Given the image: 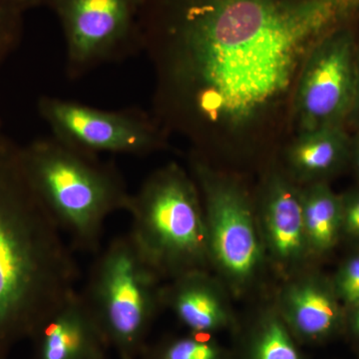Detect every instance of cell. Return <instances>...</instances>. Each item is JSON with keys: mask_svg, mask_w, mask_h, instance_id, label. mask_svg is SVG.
Here are the masks:
<instances>
[{"mask_svg": "<svg viewBox=\"0 0 359 359\" xmlns=\"http://www.w3.org/2000/svg\"><path fill=\"white\" fill-rule=\"evenodd\" d=\"M354 174L359 180V129L356 133L351 136V164Z\"/></svg>", "mask_w": 359, "mask_h": 359, "instance_id": "obj_22", "label": "cell"}, {"mask_svg": "<svg viewBox=\"0 0 359 359\" xmlns=\"http://www.w3.org/2000/svg\"><path fill=\"white\" fill-rule=\"evenodd\" d=\"M129 236L163 280L209 271L204 207L193 175L171 162L158 168L131 194Z\"/></svg>", "mask_w": 359, "mask_h": 359, "instance_id": "obj_4", "label": "cell"}, {"mask_svg": "<svg viewBox=\"0 0 359 359\" xmlns=\"http://www.w3.org/2000/svg\"><path fill=\"white\" fill-rule=\"evenodd\" d=\"M148 0H49L65 42L70 80L143 51L142 16Z\"/></svg>", "mask_w": 359, "mask_h": 359, "instance_id": "obj_7", "label": "cell"}, {"mask_svg": "<svg viewBox=\"0 0 359 359\" xmlns=\"http://www.w3.org/2000/svg\"><path fill=\"white\" fill-rule=\"evenodd\" d=\"M330 278L335 292L346 311L358 306L359 250H353Z\"/></svg>", "mask_w": 359, "mask_h": 359, "instance_id": "obj_19", "label": "cell"}, {"mask_svg": "<svg viewBox=\"0 0 359 359\" xmlns=\"http://www.w3.org/2000/svg\"><path fill=\"white\" fill-rule=\"evenodd\" d=\"M351 135L346 126L295 135L285 150V171L299 186L327 182L351 164Z\"/></svg>", "mask_w": 359, "mask_h": 359, "instance_id": "obj_14", "label": "cell"}, {"mask_svg": "<svg viewBox=\"0 0 359 359\" xmlns=\"http://www.w3.org/2000/svg\"><path fill=\"white\" fill-rule=\"evenodd\" d=\"M193 334L165 342L149 351L145 359H223V351L218 344L205 337Z\"/></svg>", "mask_w": 359, "mask_h": 359, "instance_id": "obj_17", "label": "cell"}, {"mask_svg": "<svg viewBox=\"0 0 359 359\" xmlns=\"http://www.w3.org/2000/svg\"><path fill=\"white\" fill-rule=\"evenodd\" d=\"M346 327L351 328L353 334L359 339V306L347 311Z\"/></svg>", "mask_w": 359, "mask_h": 359, "instance_id": "obj_23", "label": "cell"}, {"mask_svg": "<svg viewBox=\"0 0 359 359\" xmlns=\"http://www.w3.org/2000/svg\"><path fill=\"white\" fill-rule=\"evenodd\" d=\"M14 1L26 13V11H30V9L47 7L49 0H14Z\"/></svg>", "mask_w": 359, "mask_h": 359, "instance_id": "obj_24", "label": "cell"}, {"mask_svg": "<svg viewBox=\"0 0 359 359\" xmlns=\"http://www.w3.org/2000/svg\"><path fill=\"white\" fill-rule=\"evenodd\" d=\"M228 292L209 271H194L163 287V304L193 334H211L233 323Z\"/></svg>", "mask_w": 359, "mask_h": 359, "instance_id": "obj_13", "label": "cell"}, {"mask_svg": "<svg viewBox=\"0 0 359 359\" xmlns=\"http://www.w3.org/2000/svg\"><path fill=\"white\" fill-rule=\"evenodd\" d=\"M341 197V242L359 250V186L340 194Z\"/></svg>", "mask_w": 359, "mask_h": 359, "instance_id": "obj_20", "label": "cell"}, {"mask_svg": "<svg viewBox=\"0 0 359 359\" xmlns=\"http://www.w3.org/2000/svg\"><path fill=\"white\" fill-rule=\"evenodd\" d=\"M33 337L37 359H106L109 347L79 292L51 314Z\"/></svg>", "mask_w": 359, "mask_h": 359, "instance_id": "obj_12", "label": "cell"}, {"mask_svg": "<svg viewBox=\"0 0 359 359\" xmlns=\"http://www.w3.org/2000/svg\"><path fill=\"white\" fill-rule=\"evenodd\" d=\"M37 111L51 136L91 154L146 156L168 145L169 134L152 113L135 106L101 109L73 99L43 95L37 101Z\"/></svg>", "mask_w": 359, "mask_h": 359, "instance_id": "obj_8", "label": "cell"}, {"mask_svg": "<svg viewBox=\"0 0 359 359\" xmlns=\"http://www.w3.org/2000/svg\"><path fill=\"white\" fill-rule=\"evenodd\" d=\"M359 22V0H148L143 51L155 73L152 114L211 161L249 150L283 109L314 47Z\"/></svg>", "mask_w": 359, "mask_h": 359, "instance_id": "obj_1", "label": "cell"}, {"mask_svg": "<svg viewBox=\"0 0 359 359\" xmlns=\"http://www.w3.org/2000/svg\"><path fill=\"white\" fill-rule=\"evenodd\" d=\"M189 161L204 207L211 269L240 297L256 285L268 264L256 199L240 177L193 153Z\"/></svg>", "mask_w": 359, "mask_h": 359, "instance_id": "obj_6", "label": "cell"}, {"mask_svg": "<svg viewBox=\"0 0 359 359\" xmlns=\"http://www.w3.org/2000/svg\"><path fill=\"white\" fill-rule=\"evenodd\" d=\"M358 23L341 26L314 47L295 88L292 120L297 134L346 126L355 99Z\"/></svg>", "mask_w": 359, "mask_h": 359, "instance_id": "obj_9", "label": "cell"}, {"mask_svg": "<svg viewBox=\"0 0 359 359\" xmlns=\"http://www.w3.org/2000/svg\"><path fill=\"white\" fill-rule=\"evenodd\" d=\"M276 308L292 334L306 341H325L346 327L332 278L311 268L285 280Z\"/></svg>", "mask_w": 359, "mask_h": 359, "instance_id": "obj_11", "label": "cell"}, {"mask_svg": "<svg viewBox=\"0 0 359 359\" xmlns=\"http://www.w3.org/2000/svg\"><path fill=\"white\" fill-rule=\"evenodd\" d=\"M25 14L14 0H0V67L20 46Z\"/></svg>", "mask_w": 359, "mask_h": 359, "instance_id": "obj_18", "label": "cell"}, {"mask_svg": "<svg viewBox=\"0 0 359 359\" xmlns=\"http://www.w3.org/2000/svg\"><path fill=\"white\" fill-rule=\"evenodd\" d=\"M0 131H1V120H0Z\"/></svg>", "mask_w": 359, "mask_h": 359, "instance_id": "obj_25", "label": "cell"}, {"mask_svg": "<svg viewBox=\"0 0 359 359\" xmlns=\"http://www.w3.org/2000/svg\"><path fill=\"white\" fill-rule=\"evenodd\" d=\"M79 273L26 175L21 145L0 131V355L77 292Z\"/></svg>", "mask_w": 359, "mask_h": 359, "instance_id": "obj_2", "label": "cell"}, {"mask_svg": "<svg viewBox=\"0 0 359 359\" xmlns=\"http://www.w3.org/2000/svg\"><path fill=\"white\" fill-rule=\"evenodd\" d=\"M292 335L278 309H268L252 334L250 359H302Z\"/></svg>", "mask_w": 359, "mask_h": 359, "instance_id": "obj_16", "label": "cell"}, {"mask_svg": "<svg viewBox=\"0 0 359 359\" xmlns=\"http://www.w3.org/2000/svg\"><path fill=\"white\" fill-rule=\"evenodd\" d=\"M348 121L354 123V125H356V127L359 129V45L358 52H356L355 99H354L353 113H351Z\"/></svg>", "mask_w": 359, "mask_h": 359, "instance_id": "obj_21", "label": "cell"}, {"mask_svg": "<svg viewBox=\"0 0 359 359\" xmlns=\"http://www.w3.org/2000/svg\"><path fill=\"white\" fill-rule=\"evenodd\" d=\"M26 175L72 249L98 252L106 219L127 211L131 193L114 163L41 137L21 146Z\"/></svg>", "mask_w": 359, "mask_h": 359, "instance_id": "obj_3", "label": "cell"}, {"mask_svg": "<svg viewBox=\"0 0 359 359\" xmlns=\"http://www.w3.org/2000/svg\"><path fill=\"white\" fill-rule=\"evenodd\" d=\"M302 218L311 259L330 256L341 243V197L327 182L301 186Z\"/></svg>", "mask_w": 359, "mask_h": 359, "instance_id": "obj_15", "label": "cell"}, {"mask_svg": "<svg viewBox=\"0 0 359 359\" xmlns=\"http://www.w3.org/2000/svg\"><path fill=\"white\" fill-rule=\"evenodd\" d=\"M163 280L137 250L119 236L96 257L83 294L108 346L120 359H136L158 309Z\"/></svg>", "mask_w": 359, "mask_h": 359, "instance_id": "obj_5", "label": "cell"}, {"mask_svg": "<svg viewBox=\"0 0 359 359\" xmlns=\"http://www.w3.org/2000/svg\"><path fill=\"white\" fill-rule=\"evenodd\" d=\"M255 199L268 264L285 280L306 271L313 259L304 231L301 186L283 168H271Z\"/></svg>", "mask_w": 359, "mask_h": 359, "instance_id": "obj_10", "label": "cell"}]
</instances>
